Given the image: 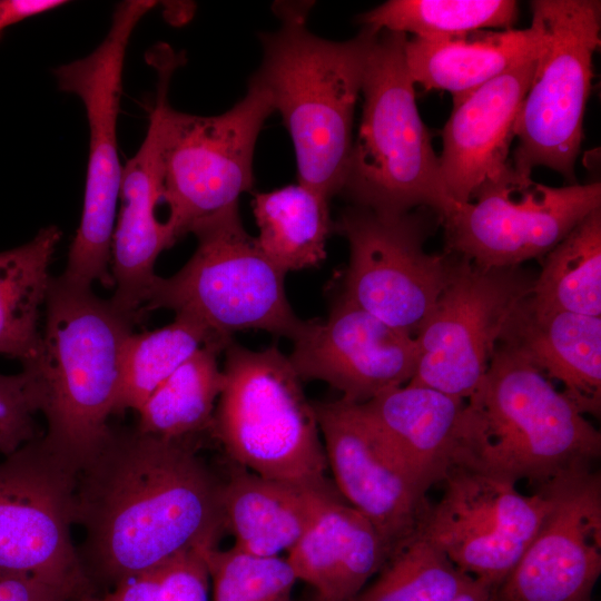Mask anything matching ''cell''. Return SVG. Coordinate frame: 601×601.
<instances>
[{
    "label": "cell",
    "instance_id": "8992f818",
    "mask_svg": "<svg viewBox=\"0 0 601 601\" xmlns=\"http://www.w3.org/2000/svg\"><path fill=\"white\" fill-rule=\"evenodd\" d=\"M157 93L151 111L159 131L165 221L174 244L193 228L231 207L253 186V158L258 135L274 112L269 93L249 79L247 92L229 110L197 116L174 109L168 87L180 57L168 46L152 50Z\"/></svg>",
    "mask_w": 601,
    "mask_h": 601
},
{
    "label": "cell",
    "instance_id": "4316f807",
    "mask_svg": "<svg viewBox=\"0 0 601 601\" xmlns=\"http://www.w3.org/2000/svg\"><path fill=\"white\" fill-rule=\"evenodd\" d=\"M329 199L303 184L254 195L252 206L264 255L284 273L317 267L334 229Z\"/></svg>",
    "mask_w": 601,
    "mask_h": 601
},
{
    "label": "cell",
    "instance_id": "52a82bcc",
    "mask_svg": "<svg viewBox=\"0 0 601 601\" xmlns=\"http://www.w3.org/2000/svg\"><path fill=\"white\" fill-rule=\"evenodd\" d=\"M224 353L211 430L229 457L267 479L331 484L313 403L288 356L275 344L252 351L233 341Z\"/></svg>",
    "mask_w": 601,
    "mask_h": 601
},
{
    "label": "cell",
    "instance_id": "6da1fadb",
    "mask_svg": "<svg viewBox=\"0 0 601 601\" xmlns=\"http://www.w3.org/2000/svg\"><path fill=\"white\" fill-rule=\"evenodd\" d=\"M220 489L188 439L112 428L78 473L80 562L117 584L181 552L215 546L225 529Z\"/></svg>",
    "mask_w": 601,
    "mask_h": 601
},
{
    "label": "cell",
    "instance_id": "f35d334b",
    "mask_svg": "<svg viewBox=\"0 0 601 601\" xmlns=\"http://www.w3.org/2000/svg\"><path fill=\"white\" fill-rule=\"evenodd\" d=\"M496 590L490 584L474 579V581L461 593L450 601H495Z\"/></svg>",
    "mask_w": 601,
    "mask_h": 601
},
{
    "label": "cell",
    "instance_id": "9a60e30c",
    "mask_svg": "<svg viewBox=\"0 0 601 601\" xmlns=\"http://www.w3.org/2000/svg\"><path fill=\"white\" fill-rule=\"evenodd\" d=\"M418 532L454 565L496 591L536 534L548 509L541 487L522 494L516 483L453 464Z\"/></svg>",
    "mask_w": 601,
    "mask_h": 601
},
{
    "label": "cell",
    "instance_id": "836d02e7",
    "mask_svg": "<svg viewBox=\"0 0 601 601\" xmlns=\"http://www.w3.org/2000/svg\"><path fill=\"white\" fill-rule=\"evenodd\" d=\"M45 388L30 365L14 375L0 374V453L8 456L39 437L35 414L41 412Z\"/></svg>",
    "mask_w": 601,
    "mask_h": 601
},
{
    "label": "cell",
    "instance_id": "7a4b0ae2",
    "mask_svg": "<svg viewBox=\"0 0 601 601\" xmlns=\"http://www.w3.org/2000/svg\"><path fill=\"white\" fill-rule=\"evenodd\" d=\"M282 26L263 32V60L250 77L270 96L294 145L298 183L331 199L342 191L353 119L370 49L378 32L345 41L306 28L309 3L279 4Z\"/></svg>",
    "mask_w": 601,
    "mask_h": 601
},
{
    "label": "cell",
    "instance_id": "5b68a950",
    "mask_svg": "<svg viewBox=\"0 0 601 601\" xmlns=\"http://www.w3.org/2000/svg\"><path fill=\"white\" fill-rule=\"evenodd\" d=\"M405 33L380 31L363 75L362 117L342 194L354 206L401 215L428 207L441 220L457 206L445 191L439 157L420 116Z\"/></svg>",
    "mask_w": 601,
    "mask_h": 601
},
{
    "label": "cell",
    "instance_id": "e575fe53",
    "mask_svg": "<svg viewBox=\"0 0 601 601\" xmlns=\"http://www.w3.org/2000/svg\"><path fill=\"white\" fill-rule=\"evenodd\" d=\"M200 550L181 552L160 565L157 601H210V578Z\"/></svg>",
    "mask_w": 601,
    "mask_h": 601
},
{
    "label": "cell",
    "instance_id": "ba28073f",
    "mask_svg": "<svg viewBox=\"0 0 601 601\" xmlns=\"http://www.w3.org/2000/svg\"><path fill=\"white\" fill-rule=\"evenodd\" d=\"M197 248L173 276H157L144 312L158 308L186 314L223 337L262 329L294 339L304 325L286 296V273L262 252L244 228L238 206L193 230Z\"/></svg>",
    "mask_w": 601,
    "mask_h": 601
},
{
    "label": "cell",
    "instance_id": "484cf974",
    "mask_svg": "<svg viewBox=\"0 0 601 601\" xmlns=\"http://www.w3.org/2000/svg\"><path fill=\"white\" fill-rule=\"evenodd\" d=\"M61 236L57 226H47L30 242L0 252V354L18 358L23 365L36 361L40 352V309Z\"/></svg>",
    "mask_w": 601,
    "mask_h": 601
},
{
    "label": "cell",
    "instance_id": "d6a6232c",
    "mask_svg": "<svg viewBox=\"0 0 601 601\" xmlns=\"http://www.w3.org/2000/svg\"><path fill=\"white\" fill-rule=\"evenodd\" d=\"M200 551L210 578L211 601H292L297 579L287 560L254 555L235 546Z\"/></svg>",
    "mask_w": 601,
    "mask_h": 601
},
{
    "label": "cell",
    "instance_id": "8fae6325",
    "mask_svg": "<svg viewBox=\"0 0 601 601\" xmlns=\"http://www.w3.org/2000/svg\"><path fill=\"white\" fill-rule=\"evenodd\" d=\"M601 208V184L551 187L509 162L442 219L447 249L484 268L543 257Z\"/></svg>",
    "mask_w": 601,
    "mask_h": 601
},
{
    "label": "cell",
    "instance_id": "44dd1931",
    "mask_svg": "<svg viewBox=\"0 0 601 601\" xmlns=\"http://www.w3.org/2000/svg\"><path fill=\"white\" fill-rule=\"evenodd\" d=\"M388 556L372 523L338 495L322 505L286 560L316 601H352Z\"/></svg>",
    "mask_w": 601,
    "mask_h": 601
},
{
    "label": "cell",
    "instance_id": "4dcf8cb0",
    "mask_svg": "<svg viewBox=\"0 0 601 601\" xmlns=\"http://www.w3.org/2000/svg\"><path fill=\"white\" fill-rule=\"evenodd\" d=\"M516 18L513 0H390L361 14L358 22L374 32L432 37L513 29Z\"/></svg>",
    "mask_w": 601,
    "mask_h": 601
},
{
    "label": "cell",
    "instance_id": "74e56055",
    "mask_svg": "<svg viewBox=\"0 0 601 601\" xmlns=\"http://www.w3.org/2000/svg\"><path fill=\"white\" fill-rule=\"evenodd\" d=\"M66 3L63 0H0V36L12 24L55 10Z\"/></svg>",
    "mask_w": 601,
    "mask_h": 601
},
{
    "label": "cell",
    "instance_id": "9c48e42d",
    "mask_svg": "<svg viewBox=\"0 0 601 601\" xmlns=\"http://www.w3.org/2000/svg\"><path fill=\"white\" fill-rule=\"evenodd\" d=\"M531 10L535 62L514 125L519 142L512 166L529 176L535 167H548L574 181L592 59L601 43V3L535 0Z\"/></svg>",
    "mask_w": 601,
    "mask_h": 601
},
{
    "label": "cell",
    "instance_id": "1f68e13d",
    "mask_svg": "<svg viewBox=\"0 0 601 601\" xmlns=\"http://www.w3.org/2000/svg\"><path fill=\"white\" fill-rule=\"evenodd\" d=\"M473 581L417 531L352 601H450Z\"/></svg>",
    "mask_w": 601,
    "mask_h": 601
},
{
    "label": "cell",
    "instance_id": "cb8c5ba5",
    "mask_svg": "<svg viewBox=\"0 0 601 601\" xmlns=\"http://www.w3.org/2000/svg\"><path fill=\"white\" fill-rule=\"evenodd\" d=\"M338 495L332 483L295 484L242 467L221 484L225 529L233 534L236 549L259 556H278L296 544L322 505Z\"/></svg>",
    "mask_w": 601,
    "mask_h": 601
},
{
    "label": "cell",
    "instance_id": "30bf717a",
    "mask_svg": "<svg viewBox=\"0 0 601 601\" xmlns=\"http://www.w3.org/2000/svg\"><path fill=\"white\" fill-rule=\"evenodd\" d=\"M155 6L151 0L120 2L101 43L88 56L53 69L59 90L82 101L89 125L81 220L60 275L77 285L91 287L99 282L115 287L110 262L122 175L117 144L122 70L131 35Z\"/></svg>",
    "mask_w": 601,
    "mask_h": 601
},
{
    "label": "cell",
    "instance_id": "7402d4cb",
    "mask_svg": "<svg viewBox=\"0 0 601 601\" xmlns=\"http://www.w3.org/2000/svg\"><path fill=\"white\" fill-rule=\"evenodd\" d=\"M465 401L414 384L358 404L361 412L427 494L453 464Z\"/></svg>",
    "mask_w": 601,
    "mask_h": 601
},
{
    "label": "cell",
    "instance_id": "ac0fdd59",
    "mask_svg": "<svg viewBox=\"0 0 601 601\" xmlns=\"http://www.w3.org/2000/svg\"><path fill=\"white\" fill-rule=\"evenodd\" d=\"M288 359L300 380L323 381L363 404L407 384L418 362L415 336L339 296L328 317L307 319Z\"/></svg>",
    "mask_w": 601,
    "mask_h": 601
},
{
    "label": "cell",
    "instance_id": "4fadbf2b",
    "mask_svg": "<svg viewBox=\"0 0 601 601\" xmlns=\"http://www.w3.org/2000/svg\"><path fill=\"white\" fill-rule=\"evenodd\" d=\"M430 228L421 213L391 215L354 205L344 209L334 223L349 246L341 296L416 336L456 259L424 250Z\"/></svg>",
    "mask_w": 601,
    "mask_h": 601
},
{
    "label": "cell",
    "instance_id": "60d3db41",
    "mask_svg": "<svg viewBox=\"0 0 601 601\" xmlns=\"http://www.w3.org/2000/svg\"><path fill=\"white\" fill-rule=\"evenodd\" d=\"M496 601V600H495Z\"/></svg>",
    "mask_w": 601,
    "mask_h": 601
},
{
    "label": "cell",
    "instance_id": "5bb4252c",
    "mask_svg": "<svg viewBox=\"0 0 601 601\" xmlns=\"http://www.w3.org/2000/svg\"><path fill=\"white\" fill-rule=\"evenodd\" d=\"M535 276L520 266L484 268L457 256L447 284L416 334L410 384L466 401L486 373L502 334Z\"/></svg>",
    "mask_w": 601,
    "mask_h": 601
},
{
    "label": "cell",
    "instance_id": "ab89813d",
    "mask_svg": "<svg viewBox=\"0 0 601 601\" xmlns=\"http://www.w3.org/2000/svg\"><path fill=\"white\" fill-rule=\"evenodd\" d=\"M316 601V600H315Z\"/></svg>",
    "mask_w": 601,
    "mask_h": 601
},
{
    "label": "cell",
    "instance_id": "603a6c76",
    "mask_svg": "<svg viewBox=\"0 0 601 601\" xmlns=\"http://www.w3.org/2000/svg\"><path fill=\"white\" fill-rule=\"evenodd\" d=\"M523 303L499 343L516 349L548 380L561 382V392L582 414L599 416L601 317L569 312L533 314Z\"/></svg>",
    "mask_w": 601,
    "mask_h": 601
},
{
    "label": "cell",
    "instance_id": "3957f363",
    "mask_svg": "<svg viewBox=\"0 0 601 601\" xmlns=\"http://www.w3.org/2000/svg\"><path fill=\"white\" fill-rule=\"evenodd\" d=\"M600 455L601 434L585 415L522 354L499 343L464 403L453 464L539 487L593 466Z\"/></svg>",
    "mask_w": 601,
    "mask_h": 601
},
{
    "label": "cell",
    "instance_id": "277c9868",
    "mask_svg": "<svg viewBox=\"0 0 601 601\" xmlns=\"http://www.w3.org/2000/svg\"><path fill=\"white\" fill-rule=\"evenodd\" d=\"M45 304L40 352L26 365L45 388L43 444L79 471L112 430L124 345L140 319L61 276L51 277Z\"/></svg>",
    "mask_w": 601,
    "mask_h": 601
},
{
    "label": "cell",
    "instance_id": "8d00e7d4",
    "mask_svg": "<svg viewBox=\"0 0 601 601\" xmlns=\"http://www.w3.org/2000/svg\"><path fill=\"white\" fill-rule=\"evenodd\" d=\"M62 590L45 582L24 579H0V601H69Z\"/></svg>",
    "mask_w": 601,
    "mask_h": 601
},
{
    "label": "cell",
    "instance_id": "ffe728a7",
    "mask_svg": "<svg viewBox=\"0 0 601 601\" xmlns=\"http://www.w3.org/2000/svg\"><path fill=\"white\" fill-rule=\"evenodd\" d=\"M162 198L159 131L150 110L146 137L135 156L122 167L120 209L111 243L110 272L115 282L112 304L142 319L144 305L157 277L159 254L174 245L166 223L156 208Z\"/></svg>",
    "mask_w": 601,
    "mask_h": 601
},
{
    "label": "cell",
    "instance_id": "7c38bea8",
    "mask_svg": "<svg viewBox=\"0 0 601 601\" xmlns=\"http://www.w3.org/2000/svg\"><path fill=\"white\" fill-rule=\"evenodd\" d=\"M79 471L41 436L0 462V579H33L70 598L86 575L71 540Z\"/></svg>",
    "mask_w": 601,
    "mask_h": 601
},
{
    "label": "cell",
    "instance_id": "f546056e",
    "mask_svg": "<svg viewBox=\"0 0 601 601\" xmlns=\"http://www.w3.org/2000/svg\"><path fill=\"white\" fill-rule=\"evenodd\" d=\"M186 314L160 328L130 334L125 342L115 414L139 411L156 388L204 345L228 341Z\"/></svg>",
    "mask_w": 601,
    "mask_h": 601
},
{
    "label": "cell",
    "instance_id": "83f0119b",
    "mask_svg": "<svg viewBox=\"0 0 601 601\" xmlns=\"http://www.w3.org/2000/svg\"><path fill=\"white\" fill-rule=\"evenodd\" d=\"M524 307L601 317V208L582 219L544 257Z\"/></svg>",
    "mask_w": 601,
    "mask_h": 601
},
{
    "label": "cell",
    "instance_id": "d4e9b609",
    "mask_svg": "<svg viewBox=\"0 0 601 601\" xmlns=\"http://www.w3.org/2000/svg\"><path fill=\"white\" fill-rule=\"evenodd\" d=\"M538 33L526 29L474 30L449 36L406 38L405 62L414 85L461 97L536 50Z\"/></svg>",
    "mask_w": 601,
    "mask_h": 601
},
{
    "label": "cell",
    "instance_id": "d590c367",
    "mask_svg": "<svg viewBox=\"0 0 601 601\" xmlns=\"http://www.w3.org/2000/svg\"><path fill=\"white\" fill-rule=\"evenodd\" d=\"M160 565L118 582L104 597L86 601H157Z\"/></svg>",
    "mask_w": 601,
    "mask_h": 601
},
{
    "label": "cell",
    "instance_id": "d6986e66",
    "mask_svg": "<svg viewBox=\"0 0 601 601\" xmlns=\"http://www.w3.org/2000/svg\"><path fill=\"white\" fill-rule=\"evenodd\" d=\"M534 62L535 52L476 89L453 98L439 164L445 191L456 204L467 203L485 180L508 166L514 125Z\"/></svg>",
    "mask_w": 601,
    "mask_h": 601
},
{
    "label": "cell",
    "instance_id": "f1b7e54d",
    "mask_svg": "<svg viewBox=\"0 0 601 601\" xmlns=\"http://www.w3.org/2000/svg\"><path fill=\"white\" fill-rule=\"evenodd\" d=\"M231 339L200 347L148 397L138 411L144 434L183 440L211 428L215 403L225 384L218 355Z\"/></svg>",
    "mask_w": 601,
    "mask_h": 601
},
{
    "label": "cell",
    "instance_id": "2e32d148",
    "mask_svg": "<svg viewBox=\"0 0 601 601\" xmlns=\"http://www.w3.org/2000/svg\"><path fill=\"white\" fill-rule=\"evenodd\" d=\"M539 487L546 512L495 600L593 601L601 574V474L579 467Z\"/></svg>",
    "mask_w": 601,
    "mask_h": 601
},
{
    "label": "cell",
    "instance_id": "e0dca14e",
    "mask_svg": "<svg viewBox=\"0 0 601 601\" xmlns=\"http://www.w3.org/2000/svg\"><path fill=\"white\" fill-rule=\"evenodd\" d=\"M312 403L336 490L372 523L391 555L418 531L431 505L426 493L358 404L342 397Z\"/></svg>",
    "mask_w": 601,
    "mask_h": 601
}]
</instances>
